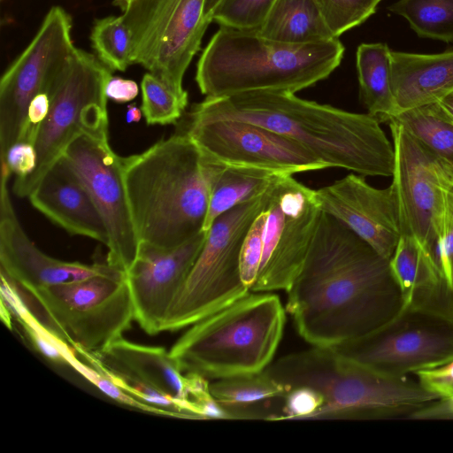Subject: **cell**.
<instances>
[{
  "mask_svg": "<svg viewBox=\"0 0 453 453\" xmlns=\"http://www.w3.org/2000/svg\"><path fill=\"white\" fill-rule=\"evenodd\" d=\"M287 292L286 310L313 347L331 348L365 335L393 319L403 305L389 260L323 211Z\"/></svg>",
  "mask_w": 453,
  "mask_h": 453,
  "instance_id": "cell-1",
  "label": "cell"
},
{
  "mask_svg": "<svg viewBox=\"0 0 453 453\" xmlns=\"http://www.w3.org/2000/svg\"><path fill=\"white\" fill-rule=\"evenodd\" d=\"M189 117L253 123L282 134L327 167L362 176H392L393 142L369 113H355L302 99L286 91L257 90L206 97Z\"/></svg>",
  "mask_w": 453,
  "mask_h": 453,
  "instance_id": "cell-2",
  "label": "cell"
},
{
  "mask_svg": "<svg viewBox=\"0 0 453 453\" xmlns=\"http://www.w3.org/2000/svg\"><path fill=\"white\" fill-rule=\"evenodd\" d=\"M122 162L140 243L172 250L203 231L220 163L204 156L186 133L162 139Z\"/></svg>",
  "mask_w": 453,
  "mask_h": 453,
  "instance_id": "cell-3",
  "label": "cell"
},
{
  "mask_svg": "<svg viewBox=\"0 0 453 453\" xmlns=\"http://www.w3.org/2000/svg\"><path fill=\"white\" fill-rule=\"evenodd\" d=\"M343 54L339 38L288 44L257 30L220 27L200 56L196 81L206 97L257 90L296 93L328 77Z\"/></svg>",
  "mask_w": 453,
  "mask_h": 453,
  "instance_id": "cell-4",
  "label": "cell"
},
{
  "mask_svg": "<svg viewBox=\"0 0 453 453\" xmlns=\"http://www.w3.org/2000/svg\"><path fill=\"white\" fill-rule=\"evenodd\" d=\"M265 372L287 391L308 387L322 395L323 405L310 419L411 418L440 400L418 381L377 372L330 348L284 356Z\"/></svg>",
  "mask_w": 453,
  "mask_h": 453,
  "instance_id": "cell-5",
  "label": "cell"
},
{
  "mask_svg": "<svg viewBox=\"0 0 453 453\" xmlns=\"http://www.w3.org/2000/svg\"><path fill=\"white\" fill-rule=\"evenodd\" d=\"M285 319L276 295L249 292L194 323L169 352L183 372L206 379L258 373L271 365Z\"/></svg>",
  "mask_w": 453,
  "mask_h": 453,
  "instance_id": "cell-6",
  "label": "cell"
},
{
  "mask_svg": "<svg viewBox=\"0 0 453 453\" xmlns=\"http://www.w3.org/2000/svg\"><path fill=\"white\" fill-rule=\"evenodd\" d=\"M111 77L97 57L74 49L52 87L49 113L35 135L36 166L13 184L17 196L28 197L77 137L108 133L105 88Z\"/></svg>",
  "mask_w": 453,
  "mask_h": 453,
  "instance_id": "cell-7",
  "label": "cell"
},
{
  "mask_svg": "<svg viewBox=\"0 0 453 453\" xmlns=\"http://www.w3.org/2000/svg\"><path fill=\"white\" fill-rule=\"evenodd\" d=\"M266 190L213 222L194 265L168 309L161 332L191 326L250 292L241 279L240 253L245 234L265 203Z\"/></svg>",
  "mask_w": 453,
  "mask_h": 453,
  "instance_id": "cell-8",
  "label": "cell"
},
{
  "mask_svg": "<svg viewBox=\"0 0 453 453\" xmlns=\"http://www.w3.org/2000/svg\"><path fill=\"white\" fill-rule=\"evenodd\" d=\"M51 327L77 351L98 354L122 338L134 311L126 273L74 280L28 291Z\"/></svg>",
  "mask_w": 453,
  "mask_h": 453,
  "instance_id": "cell-9",
  "label": "cell"
},
{
  "mask_svg": "<svg viewBox=\"0 0 453 453\" xmlns=\"http://www.w3.org/2000/svg\"><path fill=\"white\" fill-rule=\"evenodd\" d=\"M205 0H134L122 13L131 33V59L182 97V81L211 23Z\"/></svg>",
  "mask_w": 453,
  "mask_h": 453,
  "instance_id": "cell-10",
  "label": "cell"
},
{
  "mask_svg": "<svg viewBox=\"0 0 453 453\" xmlns=\"http://www.w3.org/2000/svg\"><path fill=\"white\" fill-rule=\"evenodd\" d=\"M320 213L314 189L292 175L276 177L255 218L261 263L251 292L290 288L303 266Z\"/></svg>",
  "mask_w": 453,
  "mask_h": 453,
  "instance_id": "cell-11",
  "label": "cell"
},
{
  "mask_svg": "<svg viewBox=\"0 0 453 453\" xmlns=\"http://www.w3.org/2000/svg\"><path fill=\"white\" fill-rule=\"evenodd\" d=\"M330 349L377 372L405 377L453 358V317L425 308H403L376 330Z\"/></svg>",
  "mask_w": 453,
  "mask_h": 453,
  "instance_id": "cell-12",
  "label": "cell"
},
{
  "mask_svg": "<svg viewBox=\"0 0 453 453\" xmlns=\"http://www.w3.org/2000/svg\"><path fill=\"white\" fill-rule=\"evenodd\" d=\"M72 19L60 6H53L37 33L3 74L0 81V162L9 149L25 142L27 111L39 93L50 95L75 47Z\"/></svg>",
  "mask_w": 453,
  "mask_h": 453,
  "instance_id": "cell-13",
  "label": "cell"
},
{
  "mask_svg": "<svg viewBox=\"0 0 453 453\" xmlns=\"http://www.w3.org/2000/svg\"><path fill=\"white\" fill-rule=\"evenodd\" d=\"M388 125L395 150L391 185L402 234L415 237L434 258L447 192L453 186V167L402 125L393 120Z\"/></svg>",
  "mask_w": 453,
  "mask_h": 453,
  "instance_id": "cell-14",
  "label": "cell"
},
{
  "mask_svg": "<svg viewBox=\"0 0 453 453\" xmlns=\"http://www.w3.org/2000/svg\"><path fill=\"white\" fill-rule=\"evenodd\" d=\"M64 156L82 180L108 232L107 263L124 272L135 259L140 241L123 176V162L111 148L108 133L82 134Z\"/></svg>",
  "mask_w": 453,
  "mask_h": 453,
  "instance_id": "cell-15",
  "label": "cell"
},
{
  "mask_svg": "<svg viewBox=\"0 0 453 453\" xmlns=\"http://www.w3.org/2000/svg\"><path fill=\"white\" fill-rule=\"evenodd\" d=\"M184 133L204 156L225 165L283 175L328 168L296 142L246 121L189 117Z\"/></svg>",
  "mask_w": 453,
  "mask_h": 453,
  "instance_id": "cell-16",
  "label": "cell"
},
{
  "mask_svg": "<svg viewBox=\"0 0 453 453\" xmlns=\"http://www.w3.org/2000/svg\"><path fill=\"white\" fill-rule=\"evenodd\" d=\"M206 236L207 231L203 230L172 250L140 243L137 256L125 273L134 320L148 334L161 332L168 309L194 265Z\"/></svg>",
  "mask_w": 453,
  "mask_h": 453,
  "instance_id": "cell-17",
  "label": "cell"
},
{
  "mask_svg": "<svg viewBox=\"0 0 453 453\" xmlns=\"http://www.w3.org/2000/svg\"><path fill=\"white\" fill-rule=\"evenodd\" d=\"M321 211L334 217L389 260L402 235L394 187L377 188L350 173L315 190Z\"/></svg>",
  "mask_w": 453,
  "mask_h": 453,
  "instance_id": "cell-18",
  "label": "cell"
},
{
  "mask_svg": "<svg viewBox=\"0 0 453 453\" xmlns=\"http://www.w3.org/2000/svg\"><path fill=\"white\" fill-rule=\"evenodd\" d=\"M11 173L8 166H1L0 272L28 292L120 270L108 263L87 265L62 261L37 248L15 214L7 185Z\"/></svg>",
  "mask_w": 453,
  "mask_h": 453,
  "instance_id": "cell-19",
  "label": "cell"
},
{
  "mask_svg": "<svg viewBox=\"0 0 453 453\" xmlns=\"http://www.w3.org/2000/svg\"><path fill=\"white\" fill-rule=\"evenodd\" d=\"M31 204L70 234L107 245L104 219L81 177L65 156L45 173L28 196Z\"/></svg>",
  "mask_w": 453,
  "mask_h": 453,
  "instance_id": "cell-20",
  "label": "cell"
},
{
  "mask_svg": "<svg viewBox=\"0 0 453 453\" xmlns=\"http://www.w3.org/2000/svg\"><path fill=\"white\" fill-rule=\"evenodd\" d=\"M396 115L439 103L453 92V50L437 54L390 52Z\"/></svg>",
  "mask_w": 453,
  "mask_h": 453,
  "instance_id": "cell-21",
  "label": "cell"
},
{
  "mask_svg": "<svg viewBox=\"0 0 453 453\" xmlns=\"http://www.w3.org/2000/svg\"><path fill=\"white\" fill-rule=\"evenodd\" d=\"M93 356L108 370L134 379L175 399L181 411L196 419L185 399L186 377L165 349L120 338Z\"/></svg>",
  "mask_w": 453,
  "mask_h": 453,
  "instance_id": "cell-22",
  "label": "cell"
},
{
  "mask_svg": "<svg viewBox=\"0 0 453 453\" xmlns=\"http://www.w3.org/2000/svg\"><path fill=\"white\" fill-rule=\"evenodd\" d=\"M257 31L265 38L288 44L319 43L335 38L316 0H275Z\"/></svg>",
  "mask_w": 453,
  "mask_h": 453,
  "instance_id": "cell-23",
  "label": "cell"
},
{
  "mask_svg": "<svg viewBox=\"0 0 453 453\" xmlns=\"http://www.w3.org/2000/svg\"><path fill=\"white\" fill-rule=\"evenodd\" d=\"M390 52L387 43H362L357 47L356 65L360 100L369 114L380 123L396 115L391 88Z\"/></svg>",
  "mask_w": 453,
  "mask_h": 453,
  "instance_id": "cell-24",
  "label": "cell"
},
{
  "mask_svg": "<svg viewBox=\"0 0 453 453\" xmlns=\"http://www.w3.org/2000/svg\"><path fill=\"white\" fill-rule=\"evenodd\" d=\"M279 175L283 174L220 163L211 180L203 230L208 231L213 222L229 210L262 195Z\"/></svg>",
  "mask_w": 453,
  "mask_h": 453,
  "instance_id": "cell-25",
  "label": "cell"
},
{
  "mask_svg": "<svg viewBox=\"0 0 453 453\" xmlns=\"http://www.w3.org/2000/svg\"><path fill=\"white\" fill-rule=\"evenodd\" d=\"M17 286L6 278L1 280V300L17 318L34 347L49 360L66 364L76 357L75 351L50 326H45L29 310Z\"/></svg>",
  "mask_w": 453,
  "mask_h": 453,
  "instance_id": "cell-26",
  "label": "cell"
},
{
  "mask_svg": "<svg viewBox=\"0 0 453 453\" xmlns=\"http://www.w3.org/2000/svg\"><path fill=\"white\" fill-rule=\"evenodd\" d=\"M391 120L453 167V119L439 103L402 111Z\"/></svg>",
  "mask_w": 453,
  "mask_h": 453,
  "instance_id": "cell-27",
  "label": "cell"
},
{
  "mask_svg": "<svg viewBox=\"0 0 453 453\" xmlns=\"http://www.w3.org/2000/svg\"><path fill=\"white\" fill-rule=\"evenodd\" d=\"M388 10L422 38L453 42V0H399Z\"/></svg>",
  "mask_w": 453,
  "mask_h": 453,
  "instance_id": "cell-28",
  "label": "cell"
},
{
  "mask_svg": "<svg viewBox=\"0 0 453 453\" xmlns=\"http://www.w3.org/2000/svg\"><path fill=\"white\" fill-rule=\"evenodd\" d=\"M212 396L227 408H245L268 399L281 397L287 389L265 371L249 375L219 379L210 384Z\"/></svg>",
  "mask_w": 453,
  "mask_h": 453,
  "instance_id": "cell-29",
  "label": "cell"
},
{
  "mask_svg": "<svg viewBox=\"0 0 453 453\" xmlns=\"http://www.w3.org/2000/svg\"><path fill=\"white\" fill-rule=\"evenodd\" d=\"M90 39L97 58L111 71H125L133 64L131 33L123 15L97 19Z\"/></svg>",
  "mask_w": 453,
  "mask_h": 453,
  "instance_id": "cell-30",
  "label": "cell"
},
{
  "mask_svg": "<svg viewBox=\"0 0 453 453\" xmlns=\"http://www.w3.org/2000/svg\"><path fill=\"white\" fill-rule=\"evenodd\" d=\"M141 88V110L148 125L175 124L181 117L188 97L179 96L151 73L143 75Z\"/></svg>",
  "mask_w": 453,
  "mask_h": 453,
  "instance_id": "cell-31",
  "label": "cell"
},
{
  "mask_svg": "<svg viewBox=\"0 0 453 453\" xmlns=\"http://www.w3.org/2000/svg\"><path fill=\"white\" fill-rule=\"evenodd\" d=\"M275 0H221L211 19L220 27L239 30H258Z\"/></svg>",
  "mask_w": 453,
  "mask_h": 453,
  "instance_id": "cell-32",
  "label": "cell"
},
{
  "mask_svg": "<svg viewBox=\"0 0 453 453\" xmlns=\"http://www.w3.org/2000/svg\"><path fill=\"white\" fill-rule=\"evenodd\" d=\"M380 1L316 0L327 27L335 38L374 14Z\"/></svg>",
  "mask_w": 453,
  "mask_h": 453,
  "instance_id": "cell-33",
  "label": "cell"
},
{
  "mask_svg": "<svg viewBox=\"0 0 453 453\" xmlns=\"http://www.w3.org/2000/svg\"><path fill=\"white\" fill-rule=\"evenodd\" d=\"M68 365L72 366L77 372L98 388L110 398L121 403L122 404L150 413L186 418V417L181 413L153 406L134 397L122 390L96 367L80 361L76 357L69 362Z\"/></svg>",
  "mask_w": 453,
  "mask_h": 453,
  "instance_id": "cell-34",
  "label": "cell"
},
{
  "mask_svg": "<svg viewBox=\"0 0 453 453\" xmlns=\"http://www.w3.org/2000/svg\"><path fill=\"white\" fill-rule=\"evenodd\" d=\"M434 259L447 287L453 291V186L448 190L437 234Z\"/></svg>",
  "mask_w": 453,
  "mask_h": 453,
  "instance_id": "cell-35",
  "label": "cell"
},
{
  "mask_svg": "<svg viewBox=\"0 0 453 453\" xmlns=\"http://www.w3.org/2000/svg\"><path fill=\"white\" fill-rule=\"evenodd\" d=\"M283 399L282 414L278 419H310L324 403L322 395L308 387L294 388Z\"/></svg>",
  "mask_w": 453,
  "mask_h": 453,
  "instance_id": "cell-36",
  "label": "cell"
},
{
  "mask_svg": "<svg viewBox=\"0 0 453 453\" xmlns=\"http://www.w3.org/2000/svg\"><path fill=\"white\" fill-rule=\"evenodd\" d=\"M414 374L418 383L440 400L453 401V358L439 367L418 371Z\"/></svg>",
  "mask_w": 453,
  "mask_h": 453,
  "instance_id": "cell-37",
  "label": "cell"
},
{
  "mask_svg": "<svg viewBox=\"0 0 453 453\" xmlns=\"http://www.w3.org/2000/svg\"><path fill=\"white\" fill-rule=\"evenodd\" d=\"M37 154L35 145L27 142H19L9 149L1 165H6L17 178H24L35 170Z\"/></svg>",
  "mask_w": 453,
  "mask_h": 453,
  "instance_id": "cell-38",
  "label": "cell"
},
{
  "mask_svg": "<svg viewBox=\"0 0 453 453\" xmlns=\"http://www.w3.org/2000/svg\"><path fill=\"white\" fill-rule=\"evenodd\" d=\"M50 106V97L46 92L39 93L30 102L27 111V131L25 142H35L37 130L47 117Z\"/></svg>",
  "mask_w": 453,
  "mask_h": 453,
  "instance_id": "cell-39",
  "label": "cell"
},
{
  "mask_svg": "<svg viewBox=\"0 0 453 453\" xmlns=\"http://www.w3.org/2000/svg\"><path fill=\"white\" fill-rule=\"evenodd\" d=\"M139 92L138 85L132 80L120 77H111L105 88L107 98L119 104L134 99Z\"/></svg>",
  "mask_w": 453,
  "mask_h": 453,
  "instance_id": "cell-40",
  "label": "cell"
},
{
  "mask_svg": "<svg viewBox=\"0 0 453 453\" xmlns=\"http://www.w3.org/2000/svg\"><path fill=\"white\" fill-rule=\"evenodd\" d=\"M412 419H453V401L438 400L411 417Z\"/></svg>",
  "mask_w": 453,
  "mask_h": 453,
  "instance_id": "cell-41",
  "label": "cell"
},
{
  "mask_svg": "<svg viewBox=\"0 0 453 453\" xmlns=\"http://www.w3.org/2000/svg\"><path fill=\"white\" fill-rule=\"evenodd\" d=\"M142 111L134 104H129L126 113V120L127 123L138 122L142 118Z\"/></svg>",
  "mask_w": 453,
  "mask_h": 453,
  "instance_id": "cell-42",
  "label": "cell"
},
{
  "mask_svg": "<svg viewBox=\"0 0 453 453\" xmlns=\"http://www.w3.org/2000/svg\"><path fill=\"white\" fill-rule=\"evenodd\" d=\"M443 110L453 119V92L439 102Z\"/></svg>",
  "mask_w": 453,
  "mask_h": 453,
  "instance_id": "cell-43",
  "label": "cell"
},
{
  "mask_svg": "<svg viewBox=\"0 0 453 453\" xmlns=\"http://www.w3.org/2000/svg\"><path fill=\"white\" fill-rule=\"evenodd\" d=\"M11 311L6 304L1 300L0 316L6 326L12 329V315Z\"/></svg>",
  "mask_w": 453,
  "mask_h": 453,
  "instance_id": "cell-44",
  "label": "cell"
},
{
  "mask_svg": "<svg viewBox=\"0 0 453 453\" xmlns=\"http://www.w3.org/2000/svg\"><path fill=\"white\" fill-rule=\"evenodd\" d=\"M220 1L221 0H205L204 16L209 21L211 22V13Z\"/></svg>",
  "mask_w": 453,
  "mask_h": 453,
  "instance_id": "cell-45",
  "label": "cell"
},
{
  "mask_svg": "<svg viewBox=\"0 0 453 453\" xmlns=\"http://www.w3.org/2000/svg\"><path fill=\"white\" fill-rule=\"evenodd\" d=\"M134 0H114L113 4L124 12Z\"/></svg>",
  "mask_w": 453,
  "mask_h": 453,
  "instance_id": "cell-46",
  "label": "cell"
}]
</instances>
